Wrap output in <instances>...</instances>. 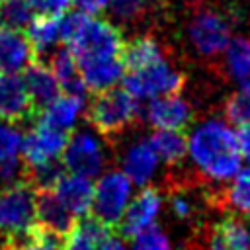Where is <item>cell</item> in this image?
Here are the masks:
<instances>
[{
	"mask_svg": "<svg viewBox=\"0 0 250 250\" xmlns=\"http://www.w3.org/2000/svg\"><path fill=\"white\" fill-rule=\"evenodd\" d=\"M188 156L201 178L213 186H225L242 168V154L236 133L219 117L193 127L188 137Z\"/></svg>",
	"mask_w": 250,
	"mask_h": 250,
	"instance_id": "1",
	"label": "cell"
},
{
	"mask_svg": "<svg viewBox=\"0 0 250 250\" xmlns=\"http://www.w3.org/2000/svg\"><path fill=\"white\" fill-rule=\"evenodd\" d=\"M141 105L125 88H107L96 92L88 105V121L96 133L107 137H117L133 127L139 119Z\"/></svg>",
	"mask_w": 250,
	"mask_h": 250,
	"instance_id": "2",
	"label": "cell"
},
{
	"mask_svg": "<svg viewBox=\"0 0 250 250\" xmlns=\"http://www.w3.org/2000/svg\"><path fill=\"white\" fill-rule=\"evenodd\" d=\"M76 57V62H92V61H105L123 57V33L117 25L105 20L88 18L78 35L64 45Z\"/></svg>",
	"mask_w": 250,
	"mask_h": 250,
	"instance_id": "3",
	"label": "cell"
},
{
	"mask_svg": "<svg viewBox=\"0 0 250 250\" xmlns=\"http://www.w3.org/2000/svg\"><path fill=\"white\" fill-rule=\"evenodd\" d=\"M37 189L25 180H16L0 189V232L6 240L23 234L35 223Z\"/></svg>",
	"mask_w": 250,
	"mask_h": 250,
	"instance_id": "4",
	"label": "cell"
},
{
	"mask_svg": "<svg viewBox=\"0 0 250 250\" xmlns=\"http://www.w3.org/2000/svg\"><path fill=\"white\" fill-rule=\"evenodd\" d=\"M123 88L137 100H152L164 94H178L184 86V74L176 70L166 57L139 68L123 72Z\"/></svg>",
	"mask_w": 250,
	"mask_h": 250,
	"instance_id": "5",
	"label": "cell"
},
{
	"mask_svg": "<svg viewBox=\"0 0 250 250\" xmlns=\"http://www.w3.org/2000/svg\"><path fill=\"white\" fill-rule=\"evenodd\" d=\"M188 39L201 59H221L230 41V20L219 10L201 8L188 23Z\"/></svg>",
	"mask_w": 250,
	"mask_h": 250,
	"instance_id": "6",
	"label": "cell"
},
{
	"mask_svg": "<svg viewBox=\"0 0 250 250\" xmlns=\"http://www.w3.org/2000/svg\"><path fill=\"white\" fill-rule=\"evenodd\" d=\"M131 180L121 170H109L94 184L92 217L109 229H117L121 215L131 199Z\"/></svg>",
	"mask_w": 250,
	"mask_h": 250,
	"instance_id": "7",
	"label": "cell"
},
{
	"mask_svg": "<svg viewBox=\"0 0 250 250\" xmlns=\"http://www.w3.org/2000/svg\"><path fill=\"white\" fill-rule=\"evenodd\" d=\"M61 164L68 174H78L90 180L100 176L105 166V150L96 131L80 129L72 133L61 154Z\"/></svg>",
	"mask_w": 250,
	"mask_h": 250,
	"instance_id": "8",
	"label": "cell"
},
{
	"mask_svg": "<svg viewBox=\"0 0 250 250\" xmlns=\"http://www.w3.org/2000/svg\"><path fill=\"white\" fill-rule=\"evenodd\" d=\"M66 141L68 135L64 131L35 121L33 129L21 139L20 156L23 162V170L57 162L64 150Z\"/></svg>",
	"mask_w": 250,
	"mask_h": 250,
	"instance_id": "9",
	"label": "cell"
},
{
	"mask_svg": "<svg viewBox=\"0 0 250 250\" xmlns=\"http://www.w3.org/2000/svg\"><path fill=\"white\" fill-rule=\"evenodd\" d=\"M160 205H162V197H160L158 189H154L150 186H143V189L133 199H129V203L121 215V221L117 225L119 232L123 236L135 238L137 234L148 230L156 223Z\"/></svg>",
	"mask_w": 250,
	"mask_h": 250,
	"instance_id": "10",
	"label": "cell"
},
{
	"mask_svg": "<svg viewBox=\"0 0 250 250\" xmlns=\"http://www.w3.org/2000/svg\"><path fill=\"white\" fill-rule=\"evenodd\" d=\"M35 115L37 109L20 72H0V121L18 123Z\"/></svg>",
	"mask_w": 250,
	"mask_h": 250,
	"instance_id": "11",
	"label": "cell"
},
{
	"mask_svg": "<svg viewBox=\"0 0 250 250\" xmlns=\"http://www.w3.org/2000/svg\"><path fill=\"white\" fill-rule=\"evenodd\" d=\"M145 117L154 129L182 131L191 123V105L180 94H164L148 102Z\"/></svg>",
	"mask_w": 250,
	"mask_h": 250,
	"instance_id": "12",
	"label": "cell"
},
{
	"mask_svg": "<svg viewBox=\"0 0 250 250\" xmlns=\"http://www.w3.org/2000/svg\"><path fill=\"white\" fill-rule=\"evenodd\" d=\"M53 193L74 219H82L92 209L94 184L90 178L64 172L53 186Z\"/></svg>",
	"mask_w": 250,
	"mask_h": 250,
	"instance_id": "13",
	"label": "cell"
},
{
	"mask_svg": "<svg viewBox=\"0 0 250 250\" xmlns=\"http://www.w3.org/2000/svg\"><path fill=\"white\" fill-rule=\"evenodd\" d=\"M158 156L154 154L148 139H139L131 143L121 156V172L135 186H146L156 172Z\"/></svg>",
	"mask_w": 250,
	"mask_h": 250,
	"instance_id": "14",
	"label": "cell"
},
{
	"mask_svg": "<svg viewBox=\"0 0 250 250\" xmlns=\"http://www.w3.org/2000/svg\"><path fill=\"white\" fill-rule=\"evenodd\" d=\"M31 61H35V53L25 33L0 25V72H20Z\"/></svg>",
	"mask_w": 250,
	"mask_h": 250,
	"instance_id": "15",
	"label": "cell"
},
{
	"mask_svg": "<svg viewBox=\"0 0 250 250\" xmlns=\"http://www.w3.org/2000/svg\"><path fill=\"white\" fill-rule=\"evenodd\" d=\"M82 109H84V98L61 92L53 102H49L45 107L37 111L35 119L39 123H45L49 127H55L66 133L76 125Z\"/></svg>",
	"mask_w": 250,
	"mask_h": 250,
	"instance_id": "16",
	"label": "cell"
},
{
	"mask_svg": "<svg viewBox=\"0 0 250 250\" xmlns=\"http://www.w3.org/2000/svg\"><path fill=\"white\" fill-rule=\"evenodd\" d=\"M23 82L25 88L31 96V102L35 105V109L39 111L41 107H45L49 102H53L59 94H61V84L55 78L53 70L49 68V64L41 62V61H31L25 68H23Z\"/></svg>",
	"mask_w": 250,
	"mask_h": 250,
	"instance_id": "17",
	"label": "cell"
},
{
	"mask_svg": "<svg viewBox=\"0 0 250 250\" xmlns=\"http://www.w3.org/2000/svg\"><path fill=\"white\" fill-rule=\"evenodd\" d=\"M207 250H250V230L242 219L229 215L207 234Z\"/></svg>",
	"mask_w": 250,
	"mask_h": 250,
	"instance_id": "18",
	"label": "cell"
},
{
	"mask_svg": "<svg viewBox=\"0 0 250 250\" xmlns=\"http://www.w3.org/2000/svg\"><path fill=\"white\" fill-rule=\"evenodd\" d=\"M49 68L53 70L55 78L59 80L61 92L86 98L88 88H86V84H84V80L80 76V68H78V62H76V57L70 53L68 47H62V49L55 47L49 53Z\"/></svg>",
	"mask_w": 250,
	"mask_h": 250,
	"instance_id": "19",
	"label": "cell"
},
{
	"mask_svg": "<svg viewBox=\"0 0 250 250\" xmlns=\"http://www.w3.org/2000/svg\"><path fill=\"white\" fill-rule=\"evenodd\" d=\"M35 219L39 225L59 232V234H66L74 223L78 219H74L64 205L57 199V195L53 193V189H41L37 191V199H35Z\"/></svg>",
	"mask_w": 250,
	"mask_h": 250,
	"instance_id": "20",
	"label": "cell"
},
{
	"mask_svg": "<svg viewBox=\"0 0 250 250\" xmlns=\"http://www.w3.org/2000/svg\"><path fill=\"white\" fill-rule=\"evenodd\" d=\"M80 76L88 88V92H102L111 86H115L125 72L123 57L117 59H105V61H92L78 64Z\"/></svg>",
	"mask_w": 250,
	"mask_h": 250,
	"instance_id": "21",
	"label": "cell"
},
{
	"mask_svg": "<svg viewBox=\"0 0 250 250\" xmlns=\"http://www.w3.org/2000/svg\"><path fill=\"white\" fill-rule=\"evenodd\" d=\"M23 29L35 59L39 55H49L61 41V16H35Z\"/></svg>",
	"mask_w": 250,
	"mask_h": 250,
	"instance_id": "22",
	"label": "cell"
},
{
	"mask_svg": "<svg viewBox=\"0 0 250 250\" xmlns=\"http://www.w3.org/2000/svg\"><path fill=\"white\" fill-rule=\"evenodd\" d=\"M148 143L158 156V162L162 160L166 166H180L188 156V137L182 131L156 129L148 137Z\"/></svg>",
	"mask_w": 250,
	"mask_h": 250,
	"instance_id": "23",
	"label": "cell"
},
{
	"mask_svg": "<svg viewBox=\"0 0 250 250\" xmlns=\"http://www.w3.org/2000/svg\"><path fill=\"white\" fill-rule=\"evenodd\" d=\"M113 229L105 227L92 215L82 217L74 223V227L64 234V248L62 250H96L98 242L111 232Z\"/></svg>",
	"mask_w": 250,
	"mask_h": 250,
	"instance_id": "24",
	"label": "cell"
},
{
	"mask_svg": "<svg viewBox=\"0 0 250 250\" xmlns=\"http://www.w3.org/2000/svg\"><path fill=\"white\" fill-rule=\"evenodd\" d=\"M64 234H59L43 225H31L23 234L6 240V250H62Z\"/></svg>",
	"mask_w": 250,
	"mask_h": 250,
	"instance_id": "25",
	"label": "cell"
},
{
	"mask_svg": "<svg viewBox=\"0 0 250 250\" xmlns=\"http://www.w3.org/2000/svg\"><path fill=\"white\" fill-rule=\"evenodd\" d=\"M221 59L232 80L240 84L250 82V39L230 37Z\"/></svg>",
	"mask_w": 250,
	"mask_h": 250,
	"instance_id": "26",
	"label": "cell"
},
{
	"mask_svg": "<svg viewBox=\"0 0 250 250\" xmlns=\"http://www.w3.org/2000/svg\"><path fill=\"white\" fill-rule=\"evenodd\" d=\"M225 203L250 219V168L240 170L225 189Z\"/></svg>",
	"mask_w": 250,
	"mask_h": 250,
	"instance_id": "27",
	"label": "cell"
},
{
	"mask_svg": "<svg viewBox=\"0 0 250 250\" xmlns=\"http://www.w3.org/2000/svg\"><path fill=\"white\" fill-rule=\"evenodd\" d=\"M225 117L229 123L240 127L250 125V82L240 84L225 104Z\"/></svg>",
	"mask_w": 250,
	"mask_h": 250,
	"instance_id": "28",
	"label": "cell"
},
{
	"mask_svg": "<svg viewBox=\"0 0 250 250\" xmlns=\"http://www.w3.org/2000/svg\"><path fill=\"white\" fill-rule=\"evenodd\" d=\"M31 20V8L25 0H4L0 4V21L2 25L23 29Z\"/></svg>",
	"mask_w": 250,
	"mask_h": 250,
	"instance_id": "29",
	"label": "cell"
},
{
	"mask_svg": "<svg viewBox=\"0 0 250 250\" xmlns=\"http://www.w3.org/2000/svg\"><path fill=\"white\" fill-rule=\"evenodd\" d=\"M21 131L14 127V123L0 121V164L21 158Z\"/></svg>",
	"mask_w": 250,
	"mask_h": 250,
	"instance_id": "30",
	"label": "cell"
},
{
	"mask_svg": "<svg viewBox=\"0 0 250 250\" xmlns=\"http://www.w3.org/2000/svg\"><path fill=\"white\" fill-rule=\"evenodd\" d=\"M107 8L119 21L133 23L145 18L150 8V0H109Z\"/></svg>",
	"mask_w": 250,
	"mask_h": 250,
	"instance_id": "31",
	"label": "cell"
},
{
	"mask_svg": "<svg viewBox=\"0 0 250 250\" xmlns=\"http://www.w3.org/2000/svg\"><path fill=\"white\" fill-rule=\"evenodd\" d=\"M129 250H170V240L158 227H150L148 230L135 236Z\"/></svg>",
	"mask_w": 250,
	"mask_h": 250,
	"instance_id": "32",
	"label": "cell"
},
{
	"mask_svg": "<svg viewBox=\"0 0 250 250\" xmlns=\"http://www.w3.org/2000/svg\"><path fill=\"white\" fill-rule=\"evenodd\" d=\"M25 4L37 16H62L68 12L70 0H25Z\"/></svg>",
	"mask_w": 250,
	"mask_h": 250,
	"instance_id": "33",
	"label": "cell"
},
{
	"mask_svg": "<svg viewBox=\"0 0 250 250\" xmlns=\"http://www.w3.org/2000/svg\"><path fill=\"white\" fill-rule=\"evenodd\" d=\"M96 250H129V248H127L125 240H123L121 236H117V234L111 230V232H107V234L98 242Z\"/></svg>",
	"mask_w": 250,
	"mask_h": 250,
	"instance_id": "34",
	"label": "cell"
},
{
	"mask_svg": "<svg viewBox=\"0 0 250 250\" xmlns=\"http://www.w3.org/2000/svg\"><path fill=\"white\" fill-rule=\"evenodd\" d=\"M70 2H74L80 12H84L88 16H96V14H100L102 10L107 8L109 0H70Z\"/></svg>",
	"mask_w": 250,
	"mask_h": 250,
	"instance_id": "35",
	"label": "cell"
},
{
	"mask_svg": "<svg viewBox=\"0 0 250 250\" xmlns=\"http://www.w3.org/2000/svg\"><path fill=\"white\" fill-rule=\"evenodd\" d=\"M236 133V141H238V148L242 154V160L250 162V125H240Z\"/></svg>",
	"mask_w": 250,
	"mask_h": 250,
	"instance_id": "36",
	"label": "cell"
},
{
	"mask_svg": "<svg viewBox=\"0 0 250 250\" xmlns=\"http://www.w3.org/2000/svg\"><path fill=\"white\" fill-rule=\"evenodd\" d=\"M2 2H4V0H0V4H2Z\"/></svg>",
	"mask_w": 250,
	"mask_h": 250,
	"instance_id": "37",
	"label": "cell"
}]
</instances>
